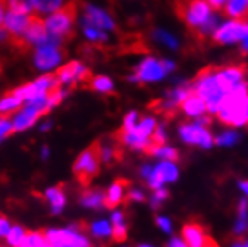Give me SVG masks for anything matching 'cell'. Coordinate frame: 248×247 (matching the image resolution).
I'll return each mask as SVG.
<instances>
[{
	"instance_id": "obj_1",
	"label": "cell",
	"mask_w": 248,
	"mask_h": 247,
	"mask_svg": "<svg viewBox=\"0 0 248 247\" xmlns=\"http://www.w3.org/2000/svg\"><path fill=\"white\" fill-rule=\"evenodd\" d=\"M217 118L229 128H244L248 125V85H239L227 93L217 111Z\"/></svg>"
},
{
	"instance_id": "obj_2",
	"label": "cell",
	"mask_w": 248,
	"mask_h": 247,
	"mask_svg": "<svg viewBox=\"0 0 248 247\" xmlns=\"http://www.w3.org/2000/svg\"><path fill=\"white\" fill-rule=\"evenodd\" d=\"M191 87H193V93H196L206 103L208 114L216 115L223 102V98L226 96V93L218 85V81L216 77V67L209 66V67L202 69L198 74V77L194 78V81L191 82Z\"/></svg>"
},
{
	"instance_id": "obj_3",
	"label": "cell",
	"mask_w": 248,
	"mask_h": 247,
	"mask_svg": "<svg viewBox=\"0 0 248 247\" xmlns=\"http://www.w3.org/2000/svg\"><path fill=\"white\" fill-rule=\"evenodd\" d=\"M49 247H92V243L79 226L51 228L44 232Z\"/></svg>"
},
{
	"instance_id": "obj_4",
	"label": "cell",
	"mask_w": 248,
	"mask_h": 247,
	"mask_svg": "<svg viewBox=\"0 0 248 247\" xmlns=\"http://www.w3.org/2000/svg\"><path fill=\"white\" fill-rule=\"evenodd\" d=\"M75 16H77V3L69 2L67 5L62 6L57 12L51 14L46 18L45 26L48 33L60 41L63 38H67L70 34V29L74 26Z\"/></svg>"
},
{
	"instance_id": "obj_5",
	"label": "cell",
	"mask_w": 248,
	"mask_h": 247,
	"mask_svg": "<svg viewBox=\"0 0 248 247\" xmlns=\"http://www.w3.org/2000/svg\"><path fill=\"white\" fill-rule=\"evenodd\" d=\"M176 14L194 32L202 27L208 20L211 14L209 5L205 0H187V2H178L176 5Z\"/></svg>"
},
{
	"instance_id": "obj_6",
	"label": "cell",
	"mask_w": 248,
	"mask_h": 247,
	"mask_svg": "<svg viewBox=\"0 0 248 247\" xmlns=\"http://www.w3.org/2000/svg\"><path fill=\"white\" fill-rule=\"evenodd\" d=\"M178 136L187 146L199 147L202 150H209L214 146V135L205 126H201L196 121L181 123L178 128Z\"/></svg>"
},
{
	"instance_id": "obj_7",
	"label": "cell",
	"mask_w": 248,
	"mask_h": 247,
	"mask_svg": "<svg viewBox=\"0 0 248 247\" xmlns=\"http://www.w3.org/2000/svg\"><path fill=\"white\" fill-rule=\"evenodd\" d=\"M100 168V159L97 156L96 146L84 150L74 164V172L77 179L82 183L87 184L93 177H96Z\"/></svg>"
},
{
	"instance_id": "obj_8",
	"label": "cell",
	"mask_w": 248,
	"mask_h": 247,
	"mask_svg": "<svg viewBox=\"0 0 248 247\" xmlns=\"http://www.w3.org/2000/svg\"><path fill=\"white\" fill-rule=\"evenodd\" d=\"M178 179H180V168L176 165V162L158 161V164L153 166L151 175L147 179V184L150 189L157 190L165 187L166 184L175 183Z\"/></svg>"
},
{
	"instance_id": "obj_9",
	"label": "cell",
	"mask_w": 248,
	"mask_h": 247,
	"mask_svg": "<svg viewBox=\"0 0 248 247\" xmlns=\"http://www.w3.org/2000/svg\"><path fill=\"white\" fill-rule=\"evenodd\" d=\"M166 70L163 67L162 60L148 57L142 60L135 69V74L129 77L132 82H157L166 77Z\"/></svg>"
},
{
	"instance_id": "obj_10",
	"label": "cell",
	"mask_w": 248,
	"mask_h": 247,
	"mask_svg": "<svg viewBox=\"0 0 248 247\" xmlns=\"http://www.w3.org/2000/svg\"><path fill=\"white\" fill-rule=\"evenodd\" d=\"M216 77L221 90L227 95L245 84V66L244 65H230L223 67H216Z\"/></svg>"
},
{
	"instance_id": "obj_11",
	"label": "cell",
	"mask_w": 248,
	"mask_h": 247,
	"mask_svg": "<svg viewBox=\"0 0 248 247\" xmlns=\"http://www.w3.org/2000/svg\"><path fill=\"white\" fill-rule=\"evenodd\" d=\"M248 36L247 20H232L221 24L216 33L212 34V39L217 44H235Z\"/></svg>"
},
{
	"instance_id": "obj_12",
	"label": "cell",
	"mask_w": 248,
	"mask_h": 247,
	"mask_svg": "<svg viewBox=\"0 0 248 247\" xmlns=\"http://www.w3.org/2000/svg\"><path fill=\"white\" fill-rule=\"evenodd\" d=\"M63 54L59 45H41L34 52V66L42 72H49L62 63Z\"/></svg>"
},
{
	"instance_id": "obj_13",
	"label": "cell",
	"mask_w": 248,
	"mask_h": 247,
	"mask_svg": "<svg viewBox=\"0 0 248 247\" xmlns=\"http://www.w3.org/2000/svg\"><path fill=\"white\" fill-rule=\"evenodd\" d=\"M60 85H74L78 82L90 81V70H88L81 62H69L62 66L56 74Z\"/></svg>"
},
{
	"instance_id": "obj_14",
	"label": "cell",
	"mask_w": 248,
	"mask_h": 247,
	"mask_svg": "<svg viewBox=\"0 0 248 247\" xmlns=\"http://www.w3.org/2000/svg\"><path fill=\"white\" fill-rule=\"evenodd\" d=\"M84 26H92L99 30H114L115 23L109 14H106L103 9L93 6V5H85V18Z\"/></svg>"
},
{
	"instance_id": "obj_15",
	"label": "cell",
	"mask_w": 248,
	"mask_h": 247,
	"mask_svg": "<svg viewBox=\"0 0 248 247\" xmlns=\"http://www.w3.org/2000/svg\"><path fill=\"white\" fill-rule=\"evenodd\" d=\"M183 238L188 247H205L209 243V237L202 225L187 223L183 226Z\"/></svg>"
},
{
	"instance_id": "obj_16",
	"label": "cell",
	"mask_w": 248,
	"mask_h": 247,
	"mask_svg": "<svg viewBox=\"0 0 248 247\" xmlns=\"http://www.w3.org/2000/svg\"><path fill=\"white\" fill-rule=\"evenodd\" d=\"M29 18H30V15L9 11L5 15V20H3L2 26L11 33V38H21L24 34L27 24H29Z\"/></svg>"
},
{
	"instance_id": "obj_17",
	"label": "cell",
	"mask_w": 248,
	"mask_h": 247,
	"mask_svg": "<svg viewBox=\"0 0 248 247\" xmlns=\"http://www.w3.org/2000/svg\"><path fill=\"white\" fill-rule=\"evenodd\" d=\"M180 110L190 118H201L202 115H206L208 114V110H206V103L203 102L202 98H199L196 93H191L183 103Z\"/></svg>"
},
{
	"instance_id": "obj_18",
	"label": "cell",
	"mask_w": 248,
	"mask_h": 247,
	"mask_svg": "<svg viewBox=\"0 0 248 247\" xmlns=\"http://www.w3.org/2000/svg\"><path fill=\"white\" fill-rule=\"evenodd\" d=\"M44 195H45V199L49 204L51 213L52 214H60L62 211L64 210L66 204H67V197H66L64 190L62 187H59V186H52V187H48L45 190Z\"/></svg>"
},
{
	"instance_id": "obj_19",
	"label": "cell",
	"mask_w": 248,
	"mask_h": 247,
	"mask_svg": "<svg viewBox=\"0 0 248 247\" xmlns=\"http://www.w3.org/2000/svg\"><path fill=\"white\" fill-rule=\"evenodd\" d=\"M126 181L124 180H117L114 181L108 192L105 193V198H106V208H111V210H115L126 197Z\"/></svg>"
},
{
	"instance_id": "obj_20",
	"label": "cell",
	"mask_w": 248,
	"mask_h": 247,
	"mask_svg": "<svg viewBox=\"0 0 248 247\" xmlns=\"http://www.w3.org/2000/svg\"><path fill=\"white\" fill-rule=\"evenodd\" d=\"M109 220L112 225V238L118 243L126 240L127 232H129V226H127V220H126V216H124L123 211L114 210Z\"/></svg>"
},
{
	"instance_id": "obj_21",
	"label": "cell",
	"mask_w": 248,
	"mask_h": 247,
	"mask_svg": "<svg viewBox=\"0 0 248 247\" xmlns=\"http://www.w3.org/2000/svg\"><path fill=\"white\" fill-rule=\"evenodd\" d=\"M79 202H81L82 207L90 208V210H99V208L106 207L105 193L102 190H96V189L84 190L81 198H79Z\"/></svg>"
},
{
	"instance_id": "obj_22",
	"label": "cell",
	"mask_w": 248,
	"mask_h": 247,
	"mask_svg": "<svg viewBox=\"0 0 248 247\" xmlns=\"http://www.w3.org/2000/svg\"><path fill=\"white\" fill-rule=\"evenodd\" d=\"M88 232L96 240H109L112 238V225L108 219H99L90 223Z\"/></svg>"
},
{
	"instance_id": "obj_23",
	"label": "cell",
	"mask_w": 248,
	"mask_h": 247,
	"mask_svg": "<svg viewBox=\"0 0 248 247\" xmlns=\"http://www.w3.org/2000/svg\"><path fill=\"white\" fill-rule=\"evenodd\" d=\"M224 14L233 20H247L248 16V0H227Z\"/></svg>"
},
{
	"instance_id": "obj_24",
	"label": "cell",
	"mask_w": 248,
	"mask_h": 247,
	"mask_svg": "<svg viewBox=\"0 0 248 247\" xmlns=\"http://www.w3.org/2000/svg\"><path fill=\"white\" fill-rule=\"evenodd\" d=\"M148 154H151L153 157L158 159V161H169V162H178L180 159V153L176 148L163 144V146H151L147 150Z\"/></svg>"
},
{
	"instance_id": "obj_25",
	"label": "cell",
	"mask_w": 248,
	"mask_h": 247,
	"mask_svg": "<svg viewBox=\"0 0 248 247\" xmlns=\"http://www.w3.org/2000/svg\"><path fill=\"white\" fill-rule=\"evenodd\" d=\"M248 231V199L242 198L238 202V216L233 226V232L241 237Z\"/></svg>"
},
{
	"instance_id": "obj_26",
	"label": "cell",
	"mask_w": 248,
	"mask_h": 247,
	"mask_svg": "<svg viewBox=\"0 0 248 247\" xmlns=\"http://www.w3.org/2000/svg\"><path fill=\"white\" fill-rule=\"evenodd\" d=\"M24 105V100L16 96L14 92L0 98V115H8L12 113H16Z\"/></svg>"
},
{
	"instance_id": "obj_27",
	"label": "cell",
	"mask_w": 248,
	"mask_h": 247,
	"mask_svg": "<svg viewBox=\"0 0 248 247\" xmlns=\"http://www.w3.org/2000/svg\"><path fill=\"white\" fill-rule=\"evenodd\" d=\"M96 150H97V156L100 159V162L106 164V165L112 164L118 156V150H117L115 144L108 139L100 141L99 144H96Z\"/></svg>"
},
{
	"instance_id": "obj_28",
	"label": "cell",
	"mask_w": 248,
	"mask_h": 247,
	"mask_svg": "<svg viewBox=\"0 0 248 247\" xmlns=\"http://www.w3.org/2000/svg\"><path fill=\"white\" fill-rule=\"evenodd\" d=\"M241 141V135L236 129H226L214 136V143L220 147H233Z\"/></svg>"
},
{
	"instance_id": "obj_29",
	"label": "cell",
	"mask_w": 248,
	"mask_h": 247,
	"mask_svg": "<svg viewBox=\"0 0 248 247\" xmlns=\"http://www.w3.org/2000/svg\"><path fill=\"white\" fill-rule=\"evenodd\" d=\"M90 87L99 93H112L114 92V81L106 75H96L90 78Z\"/></svg>"
},
{
	"instance_id": "obj_30",
	"label": "cell",
	"mask_w": 248,
	"mask_h": 247,
	"mask_svg": "<svg viewBox=\"0 0 248 247\" xmlns=\"http://www.w3.org/2000/svg\"><path fill=\"white\" fill-rule=\"evenodd\" d=\"M27 234L29 232L26 231L23 226L15 225V226L11 228V231H9V234H8V237L5 240H6V243H8L9 247H20L26 241Z\"/></svg>"
},
{
	"instance_id": "obj_31",
	"label": "cell",
	"mask_w": 248,
	"mask_h": 247,
	"mask_svg": "<svg viewBox=\"0 0 248 247\" xmlns=\"http://www.w3.org/2000/svg\"><path fill=\"white\" fill-rule=\"evenodd\" d=\"M63 6V0H34V11L39 14H54Z\"/></svg>"
},
{
	"instance_id": "obj_32",
	"label": "cell",
	"mask_w": 248,
	"mask_h": 247,
	"mask_svg": "<svg viewBox=\"0 0 248 247\" xmlns=\"http://www.w3.org/2000/svg\"><path fill=\"white\" fill-rule=\"evenodd\" d=\"M6 5L9 11L29 15V12L34 9V0H6Z\"/></svg>"
},
{
	"instance_id": "obj_33",
	"label": "cell",
	"mask_w": 248,
	"mask_h": 247,
	"mask_svg": "<svg viewBox=\"0 0 248 247\" xmlns=\"http://www.w3.org/2000/svg\"><path fill=\"white\" fill-rule=\"evenodd\" d=\"M153 38L155 41H158L160 44L166 45L168 48L170 49H178V41L175 39V36H172V34H169L168 32L165 30H160V29H157L153 32Z\"/></svg>"
},
{
	"instance_id": "obj_34",
	"label": "cell",
	"mask_w": 248,
	"mask_h": 247,
	"mask_svg": "<svg viewBox=\"0 0 248 247\" xmlns=\"http://www.w3.org/2000/svg\"><path fill=\"white\" fill-rule=\"evenodd\" d=\"M169 198V190L166 187H162V189H157L153 192V195L150 197V207L153 210H158L160 208Z\"/></svg>"
},
{
	"instance_id": "obj_35",
	"label": "cell",
	"mask_w": 248,
	"mask_h": 247,
	"mask_svg": "<svg viewBox=\"0 0 248 247\" xmlns=\"http://www.w3.org/2000/svg\"><path fill=\"white\" fill-rule=\"evenodd\" d=\"M84 33H85V36L93 42H103L108 39V36H106V33L103 30H99L92 26H84Z\"/></svg>"
},
{
	"instance_id": "obj_36",
	"label": "cell",
	"mask_w": 248,
	"mask_h": 247,
	"mask_svg": "<svg viewBox=\"0 0 248 247\" xmlns=\"http://www.w3.org/2000/svg\"><path fill=\"white\" fill-rule=\"evenodd\" d=\"M168 141V132H166V126L165 125H157L154 135L151 138V146H163Z\"/></svg>"
},
{
	"instance_id": "obj_37",
	"label": "cell",
	"mask_w": 248,
	"mask_h": 247,
	"mask_svg": "<svg viewBox=\"0 0 248 247\" xmlns=\"http://www.w3.org/2000/svg\"><path fill=\"white\" fill-rule=\"evenodd\" d=\"M139 120H140V117H139V113H138V111H130V113H127L126 117H124V120H123V129H121V131L127 132V131L135 129L136 125L139 123Z\"/></svg>"
},
{
	"instance_id": "obj_38",
	"label": "cell",
	"mask_w": 248,
	"mask_h": 247,
	"mask_svg": "<svg viewBox=\"0 0 248 247\" xmlns=\"http://www.w3.org/2000/svg\"><path fill=\"white\" fill-rule=\"evenodd\" d=\"M14 132L12 120L8 117H0V143Z\"/></svg>"
},
{
	"instance_id": "obj_39",
	"label": "cell",
	"mask_w": 248,
	"mask_h": 247,
	"mask_svg": "<svg viewBox=\"0 0 248 247\" xmlns=\"http://www.w3.org/2000/svg\"><path fill=\"white\" fill-rule=\"evenodd\" d=\"M155 223H157L158 228H160L162 232H165L168 235H172V232H173V223H172V220L169 217H166V216H157Z\"/></svg>"
},
{
	"instance_id": "obj_40",
	"label": "cell",
	"mask_w": 248,
	"mask_h": 247,
	"mask_svg": "<svg viewBox=\"0 0 248 247\" xmlns=\"http://www.w3.org/2000/svg\"><path fill=\"white\" fill-rule=\"evenodd\" d=\"M127 199L129 201H132V202H144L147 198H145V193H144V190H140V189H138V187H132V189H129V192H127Z\"/></svg>"
},
{
	"instance_id": "obj_41",
	"label": "cell",
	"mask_w": 248,
	"mask_h": 247,
	"mask_svg": "<svg viewBox=\"0 0 248 247\" xmlns=\"http://www.w3.org/2000/svg\"><path fill=\"white\" fill-rule=\"evenodd\" d=\"M11 228H12V223L6 217L0 216V238H6L11 231Z\"/></svg>"
},
{
	"instance_id": "obj_42",
	"label": "cell",
	"mask_w": 248,
	"mask_h": 247,
	"mask_svg": "<svg viewBox=\"0 0 248 247\" xmlns=\"http://www.w3.org/2000/svg\"><path fill=\"white\" fill-rule=\"evenodd\" d=\"M166 247H188V244L184 241L183 237H172V238L168 241Z\"/></svg>"
},
{
	"instance_id": "obj_43",
	"label": "cell",
	"mask_w": 248,
	"mask_h": 247,
	"mask_svg": "<svg viewBox=\"0 0 248 247\" xmlns=\"http://www.w3.org/2000/svg\"><path fill=\"white\" fill-rule=\"evenodd\" d=\"M205 2L209 5L211 9H214V11H221L224 9L226 3H227V0H205Z\"/></svg>"
},
{
	"instance_id": "obj_44",
	"label": "cell",
	"mask_w": 248,
	"mask_h": 247,
	"mask_svg": "<svg viewBox=\"0 0 248 247\" xmlns=\"http://www.w3.org/2000/svg\"><path fill=\"white\" fill-rule=\"evenodd\" d=\"M151 171H153V166H151L150 164H145V165L140 166V169H139V175H140V177H142L145 181H147V179L151 175Z\"/></svg>"
},
{
	"instance_id": "obj_45",
	"label": "cell",
	"mask_w": 248,
	"mask_h": 247,
	"mask_svg": "<svg viewBox=\"0 0 248 247\" xmlns=\"http://www.w3.org/2000/svg\"><path fill=\"white\" fill-rule=\"evenodd\" d=\"M11 42V33L3 27V26H0V44H3V42Z\"/></svg>"
},
{
	"instance_id": "obj_46",
	"label": "cell",
	"mask_w": 248,
	"mask_h": 247,
	"mask_svg": "<svg viewBox=\"0 0 248 247\" xmlns=\"http://www.w3.org/2000/svg\"><path fill=\"white\" fill-rule=\"evenodd\" d=\"M238 187L244 193V198L248 199V180H238Z\"/></svg>"
},
{
	"instance_id": "obj_47",
	"label": "cell",
	"mask_w": 248,
	"mask_h": 247,
	"mask_svg": "<svg viewBox=\"0 0 248 247\" xmlns=\"http://www.w3.org/2000/svg\"><path fill=\"white\" fill-rule=\"evenodd\" d=\"M162 63H163V67H165V70H166V74L173 72L175 67H176V65H175L173 62H170V60H162Z\"/></svg>"
},
{
	"instance_id": "obj_48",
	"label": "cell",
	"mask_w": 248,
	"mask_h": 247,
	"mask_svg": "<svg viewBox=\"0 0 248 247\" xmlns=\"http://www.w3.org/2000/svg\"><path fill=\"white\" fill-rule=\"evenodd\" d=\"M49 154H51L49 147H48V146H42V147H41V159H42V161H48V159H49Z\"/></svg>"
},
{
	"instance_id": "obj_49",
	"label": "cell",
	"mask_w": 248,
	"mask_h": 247,
	"mask_svg": "<svg viewBox=\"0 0 248 247\" xmlns=\"http://www.w3.org/2000/svg\"><path fill=\"white\" fill-rule=\"evenodd\" d=\"M5 8H6V0H0V26L3 24L5 20Z\"/></svg>"
},
{
	"instance_id": "obj_50",
	"label": "cell",
	"mask_w": 248,
	"mask_h": 247,
	"mask_svg": "<svg viewBox=\"0 0 248 247\" xmlns=\"http://www.w3.org/2000/svg\"><path fill=\"white\" fill-rule=\"evenodd\" d=\"M51 128H52V121H44L42 125L39 126V131L41 132H48Z\"/></svg>"
},
{
	"instance_id": "obj_51",
	"label": "cell",
	"mask_w": 248,
	"mask_h": 247,
	"mask_svg": "<svg viewBox=\"0 0 248 247\" xmlns=\"http://www.w3.org/2000/svg\"><path fill=\"white\" fill-rule=\"evenodd\" d=\"M230 247H248V240H236Z\"/></svg>"
},
{
	"instance_id": "obj_52",
	"label": "cell",
	"mask_w": 248,
	"mask_h": 247,
	"mask_svg": "<svg viewBox=\"0 0 248 247\" xmlns=\"http://www.w3.org/2000/svg\"><path fill=\"white\" fill-rule=\"evenodd\" d=\"M241 51H242V54H248V36L242 39V44H241Z\"/></svg>"
},
{
	"instance_id": "obj_53",
	"label": "cell",
	"mask_w": 248,
	"mask_h": 247,
	"mask_svg": "<svg viewBox=\"0 0 248 247\" xmlns=\"http://www.w3.org/2000/svg\"><path fill=\"white\" fill-rule=\"evenodd\" d=\"M205 247H218V244L216 243V241H212V240H209V243L205 246Z\"/></svg>"
},
{
	"instance_id": "obj_54",
	"label": "cell",
	"mask_w": 248,
	"mask_h": 247,
	"mask_svg": "<svg viewBox=\"0 0 248 247\" xmlns=\"http://www.w3.org/2000/svg\"><path fill=\"white\" fill-rule=\"evenodd\" d=\"M136 247H154V246L153 244H148V243H142V244H139Z\"/></svg>"
},
{
	"instance_id": "obj_55",
	"label": "cell",
	"mask_w": 248,
	"mask_h": 247,
	"mask_svg": "<svg viewBox=\"0 0 248 247\" xmlns=\"http://www.w3.org/2000/svg\"><path fill=\"white\" fill-rule=\"evenodd\" d=\"M0 72H2V66H0Z\"/></svg>"
},
{
	"instance_id": "obj_56",
	"label": "cell",
	"mask_w": 248,
	"mask_h": 247,
	"mask_svg": "<svg viewBox=\"0 0 248 247\" xmlns=\"http://www.w3.org/2000/svg\"><path fill=\"white\" fill-rule=\"evenodd\" d=\"M123 247H130V246H123Z\"/></svg>"
}]
</instances>
